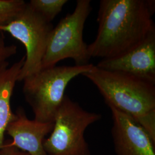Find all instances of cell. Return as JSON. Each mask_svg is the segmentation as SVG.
Here are the masks:
<instances>
[{
  "label": "cell",
  "mask_w": 155,
  "mask_h": 155,
  "mask_svg": "<svg viewBox=\"0 0 155 155\" xmlns=\"http://www.w3.org/2000/svg\"><path fill=\"white\" fill-rule=\"evenodd\" d=\"M154 12V1H101L98 32L87 47L90 58L110 59L140 44L155 31Z\"/></svg>",
  "instance_id": "cell-1"
},
{
  "label": "cell",
  "mask_w": 155,
  "mask_h": 155,
  "mask_svg": "<svg viewBox=\"0 0 155 155\" xmlns=\"http://www.w3.org/2000/svg\"><path fill=\"white\" fill-rule=\"evenodd\" d=\"M82 75L98 89L109 107L131 117L155 142V84L96 66Z\"/></svg>",
  "instance_id": "cell-2"
},
{
  "label": "cell",
  "mask_w": 155,
  "mask_h": 155,
  "mask_svg": "<svg viewBox=\"0 0 155 155\" xmlns=\"http://www.w3.org/2000/svg\"><path fill=\"white\" fill-rule=\"evenodd\" d=\"M94 66L90 63L84 66H55L42 69L24 79L22 92L32 109L34 120L54 123L68 83L74 78L89 72Z\"/></svg>",
  "instance_id": "cell-3"
},
{
  "label": "cell",
  "mask_w": 155,
  "mask_h": 155,
  "mask_svg": "<svg viewBox=\"0 0 155 155\" xmlns=\"http://www.w3.org/2000/svg\"><path fill=\"white\" fill-rule=\"evenodd\" d=\"M99 113L84 110L65 95L56 113L50 136L43 141L47 155H91L84 133L90 125L100 121Z\"/></svg>",
  "instance_id": "cell-4"
},
{
  "label": "cell",
  "mask_w": 155,
  "mask_h": 155,
  "mask_svg": "<svg viewBox=\"0 0 155 155\" xmlns=\"http://www.w3.org/2000/svg\"><path fill=\"white\" fill-rule=\"evenodd\" d=\"M90 0H78L72 13L54 27L43 56L41 70L55 66L61 61L72 59L76 66L89 64L88 45L84 41V24L91 11Z\"/></svg>",
  "instance_id": "cell-5"
},
{
  "label": "cell",
  "mask_w": 155,
  "mask_h": 155,
  "mask_svg": "<svg viewBox=\"0 0 155 155\" xmlns=\"http://www.w3.org/2000/svg\"><path fill=\"white\" fill-rule=\"evenodd\" d=\"M53 28L52 22L47 21L35 11L28 2L13 21L0 27V31L9 33L20 41L26 50L25 61L18 82L41 70L42 60Z\"/></svg>",
  "instance_id": "cell-6"
},
{
  "label": "cell",
  "mask_w": 155,
  "mask_h": 155,
  "mask_svg": "<svg viewBox=\"0 0 155 155\" xmlns=\"http://www.w3.org/2000/svg\"><path fill=\"white\" fill-rule=\"evenodd\" d=\"M111 136L116 155H155V142L131 117L113 107Z\"/></svg>",
  "instance_id": "cell-7"
},
{
  "label": "cell",
  "mask_w": 155,
  "mask_h": 155,
  "mask_svg": "<svg viewBox=\"0 0 155 155\" xmlns=\"http://www.w3.org/2000/svg\"><path fill=\"white\" fill-rule=\"evenodd\" d=\"M96 66L155 84V31L133 49L117 57L103 59Z\"/></svg>",
  "instance_id": "cell-8"
},
{
  "label": "cell",
  "mask_w": 155,
  "mask_h": 155,
  "mask_svg": "<svg viewBox=\"0 0 155 155\" xmlns=\"http://www.w3.org/2000/svg\"><path fill=\"white\" fill-rule=\"evenodd\" d=\"M54 123H43L28 118L21 107L17 109L15 117L6 132L12 138V145L29 155H47L43 148L45 137L51 132Z\"/></svg>",
  "instance_id": "cell-9"
},
{
  "label": "cell",
  "mask_w": 155,
  "mask_h": 155,
  "mask_svg": "<svg viewBox=\"0 0 155 155\" xmlns=\"http://www.w3.org/2000/svg\"><path fill=\"white\" fill-rule=\"evenodd\" d=\"M25 61V56L12 65L0 69V150L4 144L6 127L15 117L12 110V95Z\"/></svg>",
  "instance_id": "cell-10"
},
{
  "label": "cell",
  "mask_w": 155,
  "mask_h": 155,
  "mask_svg": "<svg viewBox=\"0 0 155 155\" xmlns=\"http://www.w3.org/2000/svg\"><path fill=\"white\" fill-rule=\"evenodd\" d=\"M67 2V0H31L28 3L45 20L52 22Z\"/></svg>",
  "instance_id": "cell-11"
},
{
  "label": "cell",
  "mask_w": 155,
  "mask_h": 155,
  "mask_svg": "<svg viewBox=\"0 0 155 155\" xmlns=\"http://www.w3.org/2000/svg\"><path fill=\"white\" fill-rule=\"evenodd\" d=\"M26 4L23 0H0V27L13 21Z\"/></svg>",
  "instance_id": "cell-12"
},
{
  "label": "cell",
  "mask_w": 155,
  "mask_h": 155,
  "mask_svg": "<svg viewBox=\"0 0 155 155\" xmlns=\"http://www.w3.org/2000/svg\"><path fill=\"white\" fill-rule=\"evenodd\" d=\"M17 46L6 43L4 32L0 31V69L9 64V60L17 53Z\"/></svg>",
  "instance_id": "cell-13"
},
{
  "label": "cell",
  "mask_w": 155,
  "mask_h": 155,
  "mask_svg": "<svg viewBox=\"0 0 155 155\" xmlns=\"http://www.w3.org/2000/svg\"><path fill=\"white\" fill-rule=\"evenodd\" d=\"M0 155H29L28 153L18 149L12 145L11 142H6L0 150Z\"/></svg>",
  "instance_id": "cell-14"
}]
</instances>
